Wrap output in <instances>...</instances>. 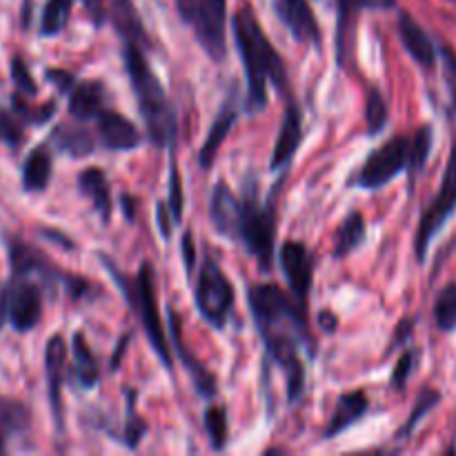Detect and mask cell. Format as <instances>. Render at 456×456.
<instances>
[{"label": "cell", "mask_w": 456, "mask_h": 456, "mask_svg": "<svg viewBox=\"0 0 456 456\" xmlns=\"http://www.w3.org/2000/svg\"><path fill=\"white\" fill-rule=\"evenodd\" d=\"M156 214H159V230H160V234H163V239H169V236H172L174 221H172V214H169L167 205L160 203L159 209H156Z\"/></svg>", "instance_id": "cell-46"}, {"label": "cell", "mask_w": 456, "mask_h": 456, "mask_svg": "<svg viewBox=\"0 0 456 456\" xmlns=\"http://www.w3.org/2000/svg\"><path fill=\"white\" fill-rule=\"evenodd\" d=\"M102 263H105L107 272L114 276L116 285L125 292V298L129 301V305L134 307L136 316L141 319L142 330H145L147 338H150L151 347L159 354V359L163 361L165 368H172V354H169L167 337H165V330L160 325L159 316V303H156V285H154V272H151L150 263H142L141 270H138L136 279L129 283L125 276L118 274L114 265L110 263V258L101 256Z\"/></svg>", "instance_id": "cell-3"}, {"label": "cell", "mask_w": 456, "mask_h": 456, "mask_svg": "<svg viewBox=\"0 0 456 456\" xmlns=\"http://www.w3.org/2000/svg\"><path fill=\"white\" fill-rule=\"evenodd\" d=\"M53 142L61 151H67L74 159H80V156H89L94 151V138L92 134L85 127H78V125H62L53 132Z\"/></svg>", "instance_id": "cell-29"}, {"label": "cell", "mask_w": 456, "mask_h": 456, "mask_svg": "<svg viewBox=\"0 0 456 456\" xmlns=\"http://www.w3.org/2000/svg\"><path fill=\"white\" fill-rule=\"evenodd\" d=\"M110 7H111V18H114L116 29H118V34L123 36L125 43H134L138 45V47L150 45L132 0H110Z\"/></svg>", "instance_id": "cell-25"}, {"label": "cell", "mask_w": 456, "mask_h": 456, "mask_svg": "<svg viewBox=\"0 0 456 456\" xmlns=\"http://www.w3.org/2000/svg\"><path fill=\"white\" fill-rule=\"evenodd\" d=\"M454 209H456V141L452 145V151H450V160H448V167H445L444 181H441L439 194H436L435 200L428 205L421 221H419L417 240H414V249H417L419 263L426 261L432 239L444 230V225L448 223V218L452 216Z\"/></svg>", "instance_id": "cell-7"}, {"label": "cell", "mask_w": 456, "mask_h": 456, "mask_svg": "<svg viewBox=\"0 0 456 456\" xmlns=\"http://www.w3.org/2000/svg\"><path fill=\"white\" fill-rule=\"evenodd\" d=\"M105 85L101 80H85L78 87H71L69 96V114L76 120L96 118L98 111L105 110Z\"/></svg>", "instance_id": "cell-23"}, {"label": "cell", "mask_w": 456, "mask_h": 456, "mask_svg": "<svg viewBox=\"0 0 456 456\" xmlns=\"http://www.w3.org/2000/svg\"><path fill=\"white\" fill-rule=\"evenodd\" d=\"M249 310H252L254 323H256L258 334L267 337V334L276 332H301L307 334L305 314L303 307L298 310L297 298L285 297L283 289L279 285L272 283H258L252 285L248 292Z\"/></svg>", "instance_id": "cell-4"}, {"label": "cell", "mask_w": 456, "mask_h": 456, "mask_svg": "<svg viewBox=\"0 0 456 456\" xmlns=\"http://www.w3.org/2000/svg\"><path fill=\"white\" fill-rule=\"evenodd\" d=\"M78 187L94 203L96 212L105 223L111 218V190L105 172L101 167H87L78 174Z\"/></svg>", "instance_id": "cell-24"}, {"label": "cell", "mask_w": 456, "mask_h": 456, "mask_svg": "<svg viewBox=\"0 0 456 456\" xmlns=\"http://www.w3.org/2000/svg\"><path fill=\"white\" fill-rule=\"evenodd\" d=\"M439 401H441L439 392H436V390H423L421 395H419L417 403H414V410H412V414L408 417V421H405L403 428L396 432V439H401V441L408 439V436L412 435L414 430H417L419 423H421L423 419H426L428 414H430L432 410L439 405Z\"/></svg>", "instance_id": "cell-34"}, {"label": "cell", "mask_w": 456, "mask_h": 456, "mask_svg": "<svg viewBox=\"0 0 456 456\" xmlns=\"http://www.w3.org/2000/svg\"><path fill=\"white\" fill-rule=\"evenodd\" d=\"M196 4H199V0H176L178 13H181L183 20L191 22V18H194V12H196Z\"/></svg>", "instance_id": "cell-47"}, {"label": "cell", "mask_w": 456, "mask_h": 456, "mask_svg": "<svg viewBox=\"0 0 456 456\" xmlns=\"http://www.w3.org/2000/svg\"><path fill=\"white\" fill-rule=\"evenodd\" d=\"M414 323H417V319H403V321H401L399 328L395 330V337H392L390 346H387V354H392L396 347L405 346V341H410V338H412Z\"/></svg>", "instance_id": "cell-44"}, {"label": "cell", "mask_w": 456, "mask_h": 456, "mask_svg": "<svg viewBox=\"0 0 456 456\" xmlns=\"http://www.w3.org/2000/svg\"><path fill=\"white\" fill-rule=\"evenodd\" d=\"M7 319L16 332H29L43 316V297L40 288L27 279H16L4 288Z\"/></svg>", "instance_id": "cell-10"}, {"label": "cell", "mask_w": 456, "mask_h": 456, "mask_svg": "<svg viewBox=\"0 0 456 456\" xmlns=\"http://www.w3.org/2000/svg\"><path fill=\"white\" fill-rule=\"evenodd\" d=\"M25 141V129H22L20 116L16 111H9L0 107V142H4L12 150H18Z\"/></svg>", "instance_id": "cell-37"}, {"label": "cell", "mask_w": 456, "mask_h": 456, "mask_svg": "<svg viewBox=\"0 0 456 456\" xmlns=\"http://www.w3.org/2000/svg\"><path fill=\"white\" fill-rule=\"evenodd\" d=\"M12 101H13V111H16L20 118L31 120V123H36V125H43L45 120H49V116L56 111V105H53V102H52V105L40 107V110H34V107H29L27 102H22L20 96H13Z\"/></svg>", "instance_id": "cell-41"}, {"label": "cell", "mask_w": 456, "mask_h": 456, "mask_svg": "<svg viewBox=\"0 0 456 456\" xmlns=\"http://www.w3.org/2000/svg\"><path fill=\"white\" fill-rule=\"evenodd\" d=\"M205 430H208L212 448L221 452L227 445V417L223 408H208L205 410Z\"/></svg>", "instance_id": "cell-36"}, {"label": "cell", "mask_w": 456, "mask_h": 456, "mask_svg": "<svg viewBox=\"0 0 456 456\" xmlns=\"http://www.w3.org/2000/svg\"><path fill=\"white\" fill-rule=\"evenodd\" d=\"M408 151H410V138L395 136L374 150L365 165L361 167L359 176L354 178L356 187L363 190H381L387 183L395 181L408 165Z\"/></svg>", "instance_id": "cell-8"}, {"label": "cell", "mask_w": 456, "mask_h": 456, "mask_svg": "<svg viewBox=\"0 0 456 456\" xmlns=\"http://www.w3.org/2000/svg\"><path fill=\"white\" fill-rule=\"evenodd\" d=\"M441 58H444V71H445V83H448L450 98H452V107L456 111V53L450 45L441 47Z\"/></svg>", "instance_id": "cell-43"}, {"label": "cell", "mask_w": 456, "mask_h": 456, "mask_svg": "<svg viewBox=\"0 0 456 456\" xmlns=\"http://www.w3.org/2000/svg\"><path fill=\"white\" fill-rule=\"evenodd\" d=\"M52 181V154L45 147H36L22 165L25 191H45Z\"/></svg>", "instance_id": "cell-26"}, {"label": "cell", "mask_w": 456, "mask_h": 456, "mask_svg": "<svg viewBox=\"0 0 456 456\" xmlns=\"http://www.w3.org/2000/svg\"><path fill=\"white\" fill-rule=\"evenodd\" d=\"M365 239V218L361 212L347 214L346 221L341 223V227L337 230V236H334V258L341 261L347 254L354 252Z\"/></svg>", "instance_id": "cell-27"}, {"label": "cell", "mask_w": 456, "mask_h": 456, "mask_svg": "<svg viewBox=\"0 0 456 456\" xmlns=\"http://www.w3.org/2000/svg\"><path fill=\"white\" fill-rule=\"evenodd\" d=\"M43 236H47V239H58L56 232H43ZM61 240H62L61 245H65V248H74V245H71L69 240H67V239H61Z\"/></svg>", "instance_id": "cell-54"}, {"label": "cell", "mask_w": 456, "mask_h": 456, "mask_svg": "<svg viewBox=\"0 0 456 456\" xmlns=\"http://www.w3.org/2000/svg\"><path fill=\"white\" fill-rule=\"evenodd\" d=\"M123 205H125V214H127V218H134V200L129 199V196H123Z\"/></svg>", "instance_id": "cell-53"}, {"label": "cell", "mask_w": 456, "mask_h": 456, "mask_svg": "<svg viewBox=\"0 0 456 456\" xmlns=\"http://www.w3.org/2000/svg\"><path fill=\"white\" fill-rule=\"evenodd\" d=\"M435 323L441 332L456 330V283L445 285L435 301Z\"/></svg>", "instance_id": "cell-32"}, {"label": "cell", "mask_w": 456, "mask_h": 456, "mask_svg": "<svg viewBox=\"0 0 456 456\" xmlns=\"http://www.w3.org/2000/svg\"><path fill=\"white\" fill-rule=\"evenodd\" d=\"M234 94H236V89L232 92L230 98H225L221 111H218L216 118H214V123H212V127H209L208 138H205L203 147H200L199 160H200V167H203V169L212 167L214 159H216L218 150H221V145H223V141H225L227 134H230L232 127H234L236 116H239V111H236Z\"/></svg>", "instance_id": "cell-21"}, {"label": "cell", "mask_w": 456, "mask_h": 456, "mask_svg": "<svg viewBox=\"0 0 456 456\" xmlns=\"http://www.w3.org/2000/svg\"><path fill=\"white\" fill-rule=\"evenodd\" d=\"M196 38L212 61L221 62L225 58V27H227V0H199L194 18Z\"/></svg>", "instance_id": "cell-9"}, {"label": "cell", "mask_w": 456, "mask_h": 456, "mask_svg": "<svg viewBox=\"0 0 456 456\" xmlns=\"http://www.w3.org/2000/svg\"><path fill=\"white\" fill-rule=\"evenodd\" d=\"M183 254H185V267L187 272H191L194 267V245H191V232H187L185 239H183Z\"/></svg>", "instance_id": "cell-48"}, {"label": "cell", "mask_w": 456, "mask_h": 456, "mask_svg": "<svg viewBox=\"0 0 456 456\" xmlns=\"http://www.w3.org/2000/svg\"><path fill=\"white\" fill-rule=\"evenodd\" d=\"M319 325L321 328H323V332H328V334H332L334 330H337V316L332 314V312H321L319 314Z\"/></svg>", "instance_id": "cell-49"}, {"label": "cell", "mask_w": 456, "mask_h": 456, "mask_svg": "<svg viewBox=\"0 0 456 456\" xmlns=\"http://www.w3.org/2000/svg\"><path fill=\"white\" fill-rule=\"evenodd\" d=\"M272 3H274L276 16L283 20V25L298 43H312L319 47L321 29L307 0H272Z\"/></svg>", "instance_id": "cell-12"}, {"label": "cell", "mask_w": 456, "mask_h": 456, "mask_svg": "<svg viewBox=\"0 0 456 456\" xmlns=\"http://www.w3.org/2000/svg\"><path fill=\"white\" fill-rule=\"evenodd\" d=\"M169 325H172L174 350H176L178 359L183 361V365H185L187 372H190L191 383H194V390L199 392V396H203V399H212V396L216 395V379H214V374L209 372V370L205 368L194 354H190V352L185 350V346H183V337H181V319H178L176 312H169Z\"/></svg>", "instance_id": "cell-19"}, {"label": "cell", "mask_w": 456, "mask_h": 456, "mask_svg": "<svg viewBox=\"0 0 456 456\" xmlns=\"http://www.w3.org/2000/svg\"><path fill=\"white\" fill-rule=\"evenodd\" d=\"M432 136H435V132H432L430 125H423V127L417 129V134H414V138H410V151H408V174H410V183L414 185V181H417L419 174L426 169V163L428 159H430V151H432Z\"/></svg>", "instance_id": "cell-30"}, {"label": "cell", "mask_w": 456, "mask_h": 456, "mask_svg": "<svg viewBox=\"0 0 456 456\" xmlns=\"http://www.w3.org/2000/svg\"><path fill=\"white\" fill-rule=\"evenodd\" d=\"M274 236H276V208L274 205H256L254 196L243 199V212H240L239 236L236 240L258 261L263 272H270L272 256H274Z\"/></svg>", "instance_id": "cell-6"}, {"label": "cell", "mask_w": 456, "mask_h": 456, "mask_svg": "<svg viewBox=\"0 0 456 456\" xmlns=\"http://www.w3.org/2000/svg\"><path fill=\"white\" fill-rule=\"evenodd\" d=\"M240 212H243V200L225 183H216L212 190V199H209V218H212L214 230L227 239H236Z\"/></svg>", "instance_id": "cell-15"}, {"label": "cell", "mask_w": 456, "mask_h": 456, "mask_svg": "<svg viewBox=\"0 0 456 456\" xmlns=\"http://www.w3.org/2000/svg\"><path fill=\"white\" fill-rule=\"evenodd\" d=\"M399 38L403 43L405 52L414 58L421 67L432 69L436 65V47L430 36L426 34L421 25L410 16L408 12L399 13Z\"/></svg>", "instance_id": "cell-20"}, {"label": "cell", "mask_w": 456, "mask_h": 456, "mask_svg": "<svg viewBox=\"0 0 456 456\" xmlns=\"http://www.w3.org/2000/svg\"><path fill=\"white\" fill-rule=\"evenodd\" d=\"M169 214H172L174 223H181L183 218V185H181V174H178L176 160L172 159L169 165Z\"/></svg>", "instance_id": "cell-39"}, {"label": "cell", "mask_w": 456, "mask_h": 456, "mask_svg": "<svg viewBox=\"0 0 456 456\" xmlns=\"http://www.w3.org/2000/svg\"><path fill=\"white\" fill-rule=\"evenodd\" d=\"M370 403H368V396L363 395L361 390L356 392H347V395L338 396L337 401V408H334L332 419L328 423V430H325V439H334L338 436L341 432H346L347 428L354 426L365 412H368Z\"/></svg>", "instance_id": "cell-22"}, {"label": "cell", "mask_w": 456, "mask_h": 456, "mask_svg": "<svg viewBox=\"0 0 456 456\" xmlns=\"http://www.w3.org/2000/svg\"><path fill=\"white\" fill-rule=\"evenodd\" d=\"M365 7V0H337V38H334V52L341 69H346L347 62L354 53V36L356 22H359L361 9Z\"/></svg>", "instance_id": "cell-17"}, {"label": "cell", "mask_w": 456, "mask_h": 456, "mask_svg": "<svg viewBox=\"0 0 456 456\" xmlns=\"http://www.w3.org/2000/svg\"><path fill=\"white\" fill-rule=\"evenodd\" d=\"M281 267L288 279L289 289H292L294 298L301 305H305L307 294L312 288V274H314V258L307 252V248L297 240H288L281 248Z\"/></svg>", "instance_id": "cell-11"}, {"label": "cell", "mask_w": 456, "mask_h": 456, "mask_svg": "<svg viewBox=\"0 0 456 456\" xmlns=\"http://www.w3.org/2000/svg\"><path fill=\"white\" fill-rule=\"evenodd\" d=\"M9 249V263H12V270L16 279H27V276H43V279H61L62 283L67 281V274H61L52 263L47 261L43 252H38L31 245L22 243L18 239H9L7 243Z\"/></svg>", "instance_id": "cell-16"}, {"label": "cell", "mask_w": 456, "mask_h": 456, "mask_svg": "<svg viewBox=\"0 0 456 456\" xmlns=\"http://www.w3.org/2000/svg\"><path fill=\"white\" fill-rule=\"evenodd\" d=\"M419 359H421V352L419 350H405L403 354H401L399 363H396L395 372H392V379H390V386L395 387V390H403L408 379L412 377L414 368H417Z\"/></svg>", "instance_id": "cell-38"}, {"label": "cell", "mask_w": 456, "mask_h": 456, "mask_svg": "<svg viewBox=\"0 0 456 456\" xmlns=\"http://www.w3.org/2000/svg\"><path fill=\"white\" fill-rule=\"evenodd\" d=\"M31 414L27 405L18 399L0 396V439L29 430Z\"/></svg>", "instance_id": "cell-28"}, {"label": "cell", "mask_w": 456, "mask_h": 456, "mask_svg": "<svg viewBox=\"0 0 456 456\" xmlns=\"http://www.w3.org/2000/svg\"><path fill=\"white\" fill-rule=\"evenodd\" d=\"M145 432H147V423L142 421L141 417H136V414H134V403L129 401V419H127V423H125V432H123L125 445H127L129 450H134L142 441Z\"/></svg>", "instance_id": "cell-40"}, {"label": "cell", "mask_w": 456, "mask_h": 456, "mask_svg": "<svg viewBox=\"0 0 456 456\" xmlns=\"http://www.w3.org/2000/svg\"><path fill=\"white\" fill-rule=\"evenodd\" d=\"M96 125H98V134H101L102 145L111 151L136 150V147L142 142V134L138 132L136 125L114 110L98 111Z\"/></svg>", "instance_id": "cell-14"}, {"label": "cell", "mask_w": 456, "mask_h": 456, "mask_svg": "<svg viewBox=\"0 0 456 456\" xmlns=\"http://www.w3.org/2000/svg\"><path fill=\"white\" fill-rule=\"evenodd\" d=\"M123 58L129 80H132V89L136 94L138 110L145 120L147 136L156 147H174L176 145V114H174V107L169 105L159 76L151 71L150 62L138 45L125 43Z\"/></svg>", "instance_id": "cell-2"}, {"label": "cell", "mask_w": 456, "mask_h": 456, "mask_svg": "<svg viewBox=\"0 0 456 456\" xmlns=\"http://www.w3.org/2000/svg\"><path fill=\"white\" fill-rule=\"evenodd\" d=\"M365 120H368L370 136H379L387 125V102L377 87H370L365 101Z\"/></svg>", "instance_id": "cell-35"}, {"label": "cell", "mask_w": 456, "mask_h": 456, "mask_svg": "<svg viewBox=\"0 0 456 456\" xmlns=\"http://www.w3.org/2000/svg\"><path fill=\"white\" fill-rule=\"evenodd\" d=\"M71 4H74V0H47L43 18H40V34L43 36L61 34L62 27L67 25V18H69Z\"/></svg>", "instance_id": "cell-33"}, {"label": "cell", "mask_w": 456, "mask_h": 456, "mask_svg": "<svg viewBox=\"0 0 456 456\" xmlns=\"http://www.w3.org/2000/svg\"><path fill=\"white\" fill-rule=\"evenodd\" d=\"M236 47L243 58L245 76H248V94H245V111L248 116L261 114L267 107V83L276 89L288 87V74L274 45L258 25L252 7L243 4L232 18Z\"/></svg>", "instance_id": "cell-1"}, {"label": "cell", "mask_w": 456, "mask_h": 456, "mask_svg": "<svg viewBox=\"0 0 456 456\" xmlns=\"http://www.w3.org/2000/svg\"><path fill=\"white\" fill-rule=\"evenodd\" d=\"M71 346H74V356H76V377H78L80 386L89 390V387L96 386L98 377H101V372H98V363L96 359H94L92 350H89L83 334L76 332Z\"/></svg>", "instance_id": "cell-31"}, {"label": "cell", "mask_w": 456, "mask_h": 456, "mask_svg": "<svg viewBox=\"0 0 456 456\" xmlns=\"http://www.w3.org/2000/svg\"><path fill=\"white\" fill-rule=\"evenodd\" d=\"M194 301L200 316L212 325L214 330H223L230 321L234 310V288L225 272L221 270L212 256H208L200 267L199 281H196Z\"/></svg>", "instance_id": "cell-5"}, {"label": "cell", "mask_w": 456, "mask_h": 456, "mask_svg": "<svg viewBox=\"0 0 456 456\" xmlns=\"http://www.w3.org/2000/svg\"><path fill=\"white\" fill-rule=\"evenodd\" d=\"M396 0H365V7L370 9H390L395 7Z\"/></svg>", "instance_id": "cell-51"}, {"label": "cell", "mask_w": 456, "mask_h": 456, "mask_svg": "<svg viewBox=\"0 0 456 456\" xmlns=\"http://www.w3.org/2000/svg\"><path fill=\"white\" fill-rule=\"evenodd\" d=\"M301 136H303V127H301V110L294 101H288L283 111V123H281L279 129V138H276L274 151H272V160L270 167L274 172L283 169L285 165L292 160L294 151L298 150L301 145Z\"/></svg>", "instance_id": "cell-18"}, {"label": "cell", "mask_w": 456, "mask_h": 456, "mask_svg": "<svg viewBox=\"0 0 456 456\" xmlns=\"http://www.w3.org/2000/svg\"><path fill=\"white\" fill-rule=\"evenodd\" d=\"M65 365H67V343L61 334L52 337L45 347V370H47V392L49 403H52L53 421L58 430L62 428V383H65Z\"/></svg>", "instance_id": "cell-13"}, {"label": "cell", "mask_w": 456, "mask_h": 456, "mask_svg": "<svg viewBox=\"0 0 456 456\" xmlns=\"http://www.w3.org/2000/svg\"><path fill=\"white\" fill-rule=\"evenodd\" d=\"M127 343H129V334H125L123 337V341L118 343V347H116V352H114V359H111V372H116V370H118V361L123 359V354H125V347H127Z\"/></svg>", "instance_id": "cell-50"}, {"label": "cell", "mask_w": 456, "mask_h": 456, "mask_svg": "<svg viewBox=\"0 0 456 456\" xmlns=\"http://www.w3.org/2000/svg\"><path fill=\"white\" fill-rule=\"evenodd\" d=\"M4 452V445H3V439H0V454Z\"/></svg>", "instance_id": "cell-55"}, {"label": "cell", "mask_w": 456, "mask_h": 456, "mask_svg": "<svg viewBox=\"0 0 456 456\" xmlns=\"http://www.w3.org/2000/svg\"><path fill=\"white\" fill-rule=\"evenodd\" d=\"M47 78L52 80V83H56V87L61 89L62 94L71 92V87H74V76L67 74V71H61V69H49V71H47Z\"/></svg>", "instance_id": "cell-45"}, {"label": "cell", "mask_w": 456, "mask_h": 456, "mask_svg": "<svg viewBox=\"0 0 456 456\" xmlns=\"http://www.w3.org/2000/svg\"><path fill=\"white\" fill-rule=\"evenodd\" d=\"M7 319V301H4V288L0 289V325Z\"/></svg>", "instance_id": "cell-52"}, {"label": "cell", "mask_w": 456, "mask_h": 456, "mask_svg": "<svg viewBox=\"0 0 456 456\" xmlns=\"http://www.w3.org/2000/svg\"><path fill=\"white\" fill-rule=\"evenodd\" d=\"M12 76H13V83L18 85V89H22V92L29 94V96H36V94H38V87H36L34 83V76L29 74V69H27L25 61H22L20 56H16L12 61Z\"/></svg>", "instance_id": "cell-42"}]
</instances>
